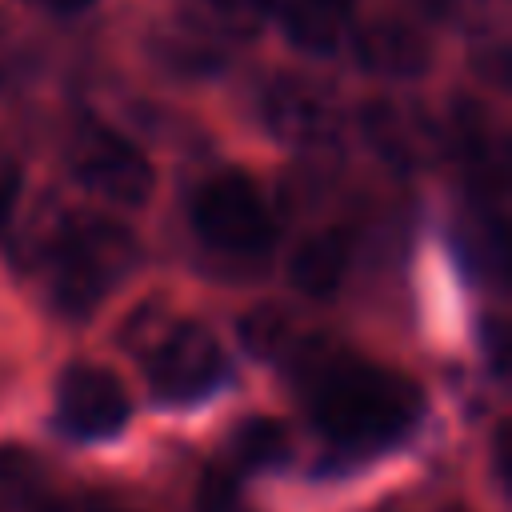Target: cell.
I'll return each mask as SVG.
<instances>
[{
  "label": "cell",
  "instance_id": "obj_2",
  "mask_svg": "<svg viewBox=\"0 0 512 512\" xmlns=\"http://www.w3.org/2000/svg\"><path fill=\"white\" fill-rule=\"evenodd\" d=\"M136 264V236L108 220V216H64L48 240L44 268H48V300L56 312L80 320L100 308L112 288Z\"/></svg>",
  "mask_w": 512,
  "mask_h": 512
},
{
  "label": "cell",
  "instance_id": "obj_4",
  "mask_svg": "<svg viewBox=\"0 0 512 512\" xmlns=\"http://www.w3.org/2000/svg\"><path fill=\"white\" fill-rule=\"evenodd\" d=\"M152 396L164 404H196L228 380V356L212 328L196 320H164L144 344Z\"/></svg>",
  "mask_w": 512,
  "mask_h": 512
},
{
  "label": "cell",
  "instance_id": "obj_9",
  "mask_svg": "<svg viewBox=\"0 0 512 512\" xmlns=\"http://www.w3.org/2000/svg\"><path fill=\"white\" fill-rule=\"evenodd\" d=\"M284 36L304 52H336L356 24V0H272Z\"/></svg>",
  "mask_w": 512,
  "mask_h": 512
},
{
  "label": "cell",
  "instance_id": "obj_13",
  "mask_svg": "<svg viewBox=\"0 0 512 512\" xmlns=\"http://www.w3.org/2000/svg\"><path fill=\"white\" fill-rule=\"evenodd\" d=\"M284 448H288V436H284V428L276 420H248L236 432V456H240V464H256V468L260 464H272Z\"/></svg>",
  "mask_w": 512,
  "mask_h": 512
},
{
  "label": "cell",
  "instance_id": "obj_6",
  "mask_svg": "<svg viewBox=\"0 0 512 512\" xmlns=\"http://www.w3.org/2000/svg\"><path fill=\"white\" fill-rule=\"evenodd\" d=\"M260 120L264 128L292 148H324L344 128L340 96L308 76H276L260 92Z\"/></svg>",
  "mask_w": 512,
  "mask_h": 512
},
{
  "label": "cell",
  "instance_id": "obj_17",
  "mask_svg": "<svg viewBox=\"0 0 512 512\" xmlns=\"http://www.w3.org/2000/svg\"><path fill=\"white\" fill-rule=\"evenodd\" d=\"M64 512H124V508H116L108 500H80V504H68Z\"/></svg>",
  "mask_w": 512,
  "mask_h": 512
},
{
  "label": "cell",
  "instance_id": "obj_18",
  "mask_svg": "<svg viewBox=\"0 0 512 512\" xmlns=\"http://www.w3.org/2000/svg\"><path fill=\"white\" fill-rule=\"evenodd\" d=\"M44 8H52V12H80V8H88L92 0H40Z\"/></svg>",
  "mask_w": 512,
  "mask_h": 512
},
{
  "label": "cell",
  "instance_id": "obj_10",
  "mask_svg": "<svg viewBox=\"0 0 512 512\" xmlns=\"http://www.w3.org/2000/svg\"><path fill=\"white\" fill-rule=\"evenodd\" d=\"M348 264H352V236H348V228H336L332 224V228H320V232L304 236L292 248V256H288V280L296 284V292L324 300V296H332L340 288Z\"/></svg>",
  "mask_w": 512,
  "mask_h": 512
},
{
  "label": "cell",
  "instance_id": "obj_11",
  "mask_svg": "<svg viewBox=\"0 0 512 512\" xmlns=\"http://www.w3.org/2000/svg\"><path fill=\"white\" fill-rule=\"evenodd\" d=\"M192 16L220 36H252L272 16V0H192Z\"/></svg>",
  "mask_w": 512,
  "mask_h": 512
},
{
  "label": "cell",
  "instance_id": "obj_5",
  "mask_svg": "<svg viewBox=\"0 0 512 512\" xmlns=\"http://www.w3.org/2000/svg\"><path fill=\"white\" fill-rule=\"evenodd\" d=\"M68 168L88 192H96L100 200L120 204V208H140L156 184L152 160L128 136L108 128L104 120H80L72 128Z\"/></svg>",
  "mask_w": 512,
  "mask_h": 512
},
{
  "label": "cell",
  "instance_id": "obj_16",
  "mask_svg": "<svg viewBox=\"0 0 512 512\" xmlns=\"http://www.w3.org/2000/svg\"><path fill=\"white\" fill-rule=\"evenodd\" d=\"M200 512H240L236 504V488L228 476H212L200 492Z\"/></svg>",
  "mask_w": 512,
  "mask_h": 512
},
{
  "label": "cell",
  "instance_id": "obj_12",
  "mask_svg": "<svg viewBox=\"0 0 512 512\" xmlns=\"http://www.w3.org/2000/svg\"><path fill=\"white\" fill-rule=\"evenodd\" d=\"M424 16L432 20H444V24H460L468 32H496L504 24V12H508V0H420Z\"/></svg>",
  "mask_w": 512,
  "mask_h": 512
},
{
  "label": "cell",
  "instance_id": "obj_1",
  "mask_svg": "<svg viewBox=\"0 0 512 512\" xmlns=\"http://www.w3.org/2000/svg\"><path fill=\"white\" fill-rule=\"evenodd\" d=\"M300 392L312 424L344 456H376L400 444L424 412L416 380L348 352H312L300 360Z\"/></svg>",
  "mask_w": 512,
  "mask_h": 512
},
{
  "label": "cell",
  "instance_id": "obj_3",
  "mask_svg": "<svg viewBox=\"0 0 512 512\" xmlns=\"http://www.w3.org/2000/svg\"><path fill=\"white\" fill-rule=\"evenodd\" d=\"M192 228L220 256H260L276 240L272 208L244 172H216L196 188Z\"/></svg>",
  "mask_w": 512,
  "mask_h": 512
},
{
  "label": "cell",
  "instance_id": "obj_7",
  "mask_svg": "<svg viewBox=\"0 0 512 512\" xmlns=\"http://www.w3.org/2000/svg\"><path fill=\"white\" fill-rule=\"evenodd\" d=\"M132 416L128 388L100 364H72L56 384V424L76 440L116 436Z\"/></svg>",
  "mask_w": 512,
  "mask_h": 512
},
{
  "label": "cell",
  "instance_id": "obj_15",
  "mask_svg": "<svg viewBox=\"0 0 512 512\" xmlns=\"http://www.w3.org/2000/svg\"><path fill=\"white\" fill-rule=\"evenodd\" d=\"M20 160L8 152V148H0V236H4V228L12 224V212H16V200H20Z\"/></svg>",
  "mask_w": 512,
  "mask_h": 512
},
{
  "label": "cell",
  "instance_id": "obj_14",
  "mask_svg": "<svg viewBox=\"0 0 512 512\" xmlns=\"http://www.w3.org/2000/svg\"><path fill=\"white\" fill-rule=\"evenodd\" d=\"M0 512H44V504L32 492V480L20 464L0 460Z\"/></svg>",
  "mask_w": 512,
  "mask_h": 512
},
{
  "label": "cell",
  "instance_id": "obj_8",
  "mask_svg": "<svg viewBox=\"0 0 512 512\" xmlns=\"http://www.w3.org/2000/svg\"><path fill=\"white\" fill-rule=\"evenodd\" d=\"M352 52L364 72L384 80H412L428 68V40L416 24L400 16H376L364 24H352Z\"/></svg>",
  "mask_w": 512,
  "mask_h": 512
}]
</instances>
